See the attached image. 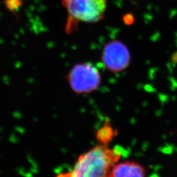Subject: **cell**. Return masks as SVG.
I'll return each instance as SVG.
<instances>
[{
  "label": "cell",
  "mask_w": 177,
  "mask_h": 177,
  "mask_svg": "<svg viewBox=\"0 0 177 177\" xmlns=\"http://www.w3.org/2000/svg\"><path fill=\"white\" fill-rule=\"evenodd\" d=\"M120 157L117 149L100 144L80 155L71 171L56 177H110Z\"/></svg>",
  "instance_id": "6da1fadb"
},
{
  "label": "cell",
  "mask_w": 177,
  "mask_h": 177,
  "mask_svg": "<svg viewBox=\"0 0 177 177\" xmlns=\"http://www.w3.org/2000/svg\"><path fill=\"white\" fill-rule=\"evenodd\" d=\"M67 12L66 33H72L79 23H97L105 17L107 0H62Z\"/></svg>",
  "instance_id": "7a4b0ae2"
},
{
  "label": "cell",
  "mask_w": 177,
  "mask_h": 177,
  "mask_svg": "<svg viewBox=\"0 0 177 177\" xmlns=\"http://www.w3.org/2000/svg\"><path fill=\"white\" fill-rule=\"evenodd\" d=\"M71 89L78 94H89L97 90L101 83V75L94 64L88 62L75 64L66 75Z\"/></svg>",
  "instance_id": "3957f363"
},
{
  "label": "cell",
  "mask_w": 177,
  "mask_h": 177,
  "mask_svg": "<svg viewBox=\"0 0 177 177\" xmlns=\"http://www.w3.org/2000/svg\"><path fill=\"white\" fill-rule=\"evenodd\" d=\"M101 60L109 71L118 73L128 68L131 63V56L129 48L124 43L114 40L104 45Z\"/></svg>",
  "instance_id": "277c9868"
},
{
  "label": "cell",
  "mask_w": 177,
  "mask_h": 177,
  "mask_svg": "<svg viewBox=\"0 0 177 177\" xmlns=\"http://www.w3.org/2000/svg\"><path fill=\"white\" fill-rule=\"evenodd\" d=\"M110 177H146V170L134 161L117 162L113 167Z\"/></svg>",
  "instance_id": "5b68a950"
},
{
  "label": "cell",
  "mask_w": 177,
  "mask_h": 177,
  "mask_svg": "<svg viewBox=\"0 0 177 177\" xmlns=\"http://www.w3.org/2000/svg\"><path fill=\"white\" fill-rule=\"evenodd\" d=\"M117 131L114 130L110 122L106 121L96 133V138L100 144L108 146L114 137L116 136Z\"/></svg>",
  "instance_id": "8992f818"
},
{
  "label": "cell",
  "mask_w": 177,
  "mask_h": 177,
  "mask_svg": "<svg viewBox=\"0 0 177 177\" xmlns=\"http://www.w3.org/2000/svg\"><path fill=\"white\" fill-rule=\"evenodd\" d=\"M4 4L9 11L16 13L21 7L22 0H4Z\"/></svg>",
  "instance_id": "52a82bcc"
}]
</instances>
